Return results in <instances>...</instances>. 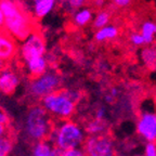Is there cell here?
Returning <instances> with one entry per match:
<instances>
[{
    "instance_id": "6da1fadb",
    "label": "cell",
    "mask_w": 156,
    "mask_h": 156,
    "mask_svg": "<svg viewBox=\"0 0 156 156\" xmlns=\"http://www.w3.org/2000/svg\"><path fill=\"white\" fill-rule=\"evenodd\" d=\"M0 8L5 17L3 28L17 41H24L37 29L35 19L25 9L22 0H0Z\"/></svg>"
},
{
    "instance_id": "7a4b0ae2",
    "label": "cell",
    "mask_w": 156,
    "mask_h": 156,
    "mask_svg": "<svg viewBox=\"0 0 156 156\" xmlns=\"http://www.w3.org/2000/svg\"><path fill=\"white\" fill-rule=\"evenodd\" d=\"M87 136L83 127L75 120H55L49 141L60 151H67L83 147Z\"/></svg>"
},
{
    "instance_id": "3957f363",
    "label": "cell",
    "mask_w": 156,
    "mask_h": 156,
    "mask_svg": "<svg viewBox=\"0 0 156 156\" xmlns=\"http://www.w3.org/2000/svg\"><path fill=\"white\" fill-rule=\"evenodd\" d=\"M55 120L40 104L33 105L25 117V132L35 143L50 140Z\"/></svg>"
},
{
    "instance_id": "277c9868",
    "label": "cell",
    "mask_w": 156,
    "mask_h": 156,
    "mask_svg": "<svg viewBox=\"0 0 156 156\" xmlns=\"http://www.w3.org/2000/svg\"><path fill=\"white\" fill-rule=\"evenodd\" d=\"M40 105L54 120L72 119L77 107V104L68 97L65 89H60L42 98Z\"/></svg>"
},
{
    "instance_id": "5b68a950",
    "label": "cell",
    "mask_w": 156,
    "mask_h": 156,
    "mask_svg": "<svg viewBox=\"0 0 156 156\" xmlns=\"http://www.w3.org/2000/svg\"><path fill=\"white\" fill-rule=\"evenodd\" d=\"M62 77L54 71H48L46 74L35 79H30L28 83V92L39 101L46 95L51 94L61 89Z\"/></svg>"
},
{
    "instance_id": "8992f818",
    "label": "cell",
    "mask_w": 156,
    "mask_h": 156,
    "mask_svg": "<svg viewBox=\"0 0 156 156\" xmlns=\"http://www.w3.org/2000/svg\"><path fill=\"white\" fill-rule=\"evenodd\" d=\"M83 150L87 156H116V144L110 133L88 136Z\"/></svg>"
},
{
    "instance_id": "52a82bcc",
    "label": "cell",
    "mask_w": 156,
    "mask_h": 156,
    "mask_svg": "<svg viewBox=\"0 0 156 156\" xmlns=\"http://www.w3.org/2000/svg\"><path fill=\"white\" fill-rule=\"evenodd\" d=\"M46 54V41L41 32L36 29L20 46L19 55L23 63Z\"/></svg>"
},
{
    "instance_id": "ba28073f",
    "label": "cell",
    "mask_w": 156,
    "mask_h": 156,
    "mask_svg": "<svg viewBox=\"0 0 156 156\" xmlns=\"http://www.w3.org/2000/svg\"><path fill=\"white\" fill-rule=\"evenodd\" d=\"M136 131L145 142H156V112L150 110L140 112L136 119Z\"/></svg>"
},
{
    "instance_id": "9c48e42d",
    "label": "cell",
    "mask_w": 156,
    "mask_h": 156,
    "mask_svg": "<svg viewBox=\"0 0 156 156\" xmlns=\"http://www.w3.org/2000/svg\"><path fill=\"white\" fill-rule=\"evenodd\" d=\"M19 50L16 39L5 28H0V58L7 64L10 63L19 55Z\"/></svg>"
},
{
    "instance_id": "30bf717a",
    "label": "cell",
    "mask_w": 156,
    "mask_h": 156,
    "mask_svg": "<svg viewBox=\"0 0 156 156\" xmlns=\"http://www.w3.org/2000/svg\"><path fill=\"white\" fill-rule=\"evenodd\" d=\"M20 85V76L11 68H5L0 73V92L11 95Z\"/></svg>"
},
{
    "instance_id": "8fae6325",
    "label": "cell",
    "mask_w": 156,
    "mask_h": 156,
    "mask_svg": "<svg viewBox=\"0 0 156 156\" xmlns=\"http://www.w3.org/2000/svg\"><path fill=\"white\" fill-rule=\"evenodd\" d=\"M23 64H24L26 73L30 79L40 77L48 72L47 69H48L49 63L46 56H39V58H32V60H29V61L25 62Z\"/></svg>"
},
{
    "instance_id": "7c38bea8",
    "label": "cell",
    "mask_w": 156,
    "mask_h": 156,
    "mask_svg": "<svg viewBox=\"0 0 156 156\" xmlns=\"http://www.w3.org/2000/svg\"><path fill=\"white\" fill-rule=\"evenodd\" d=\"M58 2V0H32L33 17L35 20L44 19L53 11Z\"/></svg>"
},
{
    "instance_id": "4fadbf2b",
    "label": "cell",
    "mask_w": 156,
    "mask_h": 156,
    "mask_svg": "<svg viewBox=\"0 0 156 156\" xmlns=\"http://www.w3.org/2000/svg\"><path fill=\"white\" fill-rule=\"evenodd\" d=\"M83 129L87 136L107 134L110 132V124H108V120H99L95 118H91L86 122Z\"/></svg>"
},
{
    "instance_id": "5bb4252c",
    "label": "cell",
    "mask_w": 156,
    "mask_h": 156,
    "mask_svg": "<svg viewBox=\"0 0 156 156\" xmlns=\"http://www.w3.org/2000/svg\"><path fill=\"white\" fill-rule=\"evenodd\" d=\"M119 36V28L115 25H107L101 29H98L94 34V40L97 42H105L114 40Z\"/></svg>"
},
{
    "instance_id": "9a60e30c",
    "label": "cell",
    "mask_w": 156,
    "mask_h": 156,
    "mask_svg": "<svg viewBox=\"0 0 156 156\" xmlns=\"http://www.w3.org/2000/svg\"><path fill=\"white\" fill-rule=\"evenodd\" d=\"M73 23L77 27H85L93 21V12L89 8H83L73 14Z\"/></svg>"
},
{
    "instance_id": "2e32d148",
    "label": "cell",
    "mask_w": 156,
    "mask_h": 156,
    "mask_svg": "<svg viewBox=\"0 0 156 156\" xmlns=\"http://www.w3.org/2000/svg\"><path fill=\"white\" fill-rule=\"evenodd\" d=\"M55 146L51 141L44 140L35 143L33 150V156H53Z\"/></svg>"
},
{
    "instance_id": "e0dca14e",
    "label": "cell",
    "mask_w": 156,
    "mask_h": 156,
    "mask_svg": "<svg viewBox=\"0 0 156 156\" xmlns=\"http://www.w3.org/2000/svg\"><path fill=\"white\" fill-rule=\"evenodd\" d=\"M140 33L145 39L146 46H151L155 40L156 36V22L154 21H145L142 23Z\"/></svg>"
},
{
    "instance_id": "ac0fdd59",
    "label": "cell",
    "mask_w": 156,
    "mask_h": 156,
    "mask_svg": "<svg viewBox=\"0 0 156 156\" xmlns=\"http://www.w3.org/2000/svg\"><path fill=\"white\" fill-rule=\"evenodd\" d=\"M111 13L106 10H101L99 12L95 14V17L93 19L92 21V26L93 28L98 29H101L103 27L107 26V25H110L111 22Z\"/></svg>"
},
{
    "instance_id": "d6986e66",
    "label": "cell",
    "mask_w": 156,
    "mask_h": 156,
    "mask_svg": "<svg viewBox=\"0 0 156 156\" xmlns=\"http://www.w3.org/2000/svg\"><path fill=\"white\" fill-rule=\"evenodd\" d=\"M142 60L144 64L151 69L156 67V48L154 47H146L142 52Z\"/></svg>"
},
{
    "instance_id": "ffe728a7",
    "label": "cell",
    "mask_w": 156,
    "mask_h": 156,
    "mask_svg": "<svg viewBox=\"0 0 156 156\" xmlns=\"http://www.w3.org/2000/svg\"><path fill=\"white\" fill-rule=\"evenodd\" d=\"M14 145V136H5L0 138V156H8Z\"/></svg>"
},
{
    "instance_id": "44dd1931",
    "label": "cell",
    "mask_w": 156,
    "mask_h": 156,
    "mask_svg": "<svg viewBox=\"0 0 156 156\" xmlns=\"http://www.w3.org/2000/svg\"><path fill=\"white\" fill-rule=\"evenodd\" d=\"M87 2H88V0H66L63 5H65L66 7H67L68 11L74 14L76 11L83 9Z\"/></svg>"
},
{
    "instance_id": "7402d4cb",
    "label": "cell",
    "mask_w": 156,
    "mask_h": 156,
    "mask_svg": "<svg viewBox=\"0 0 156 156\" xmlns=\"http://www.w3.org/2000/svg\"><path fill=\"white\" fill-rule=\"evenodd\" d=\"M130 44H133L134 47H143L146 46L145 44V39L142 36L141 33H132L129 37Z\"/></svg>"
},
{
    "instance_id": "603a6c76",
    "label": "cell",
    "mask_w": 156,
    "mask_h": 156,
    "mask_svg": "<svg viewBox=\"0 0 156 156\" xmlns=\"http://www.w3.org/2000/svg\"><path fill=\"white\" fill-rule=\"evenodd\" d=\"M93 118L99 120H107V110L104 105H100L94 110Z\"/></svg>"
},
{
    "instance_id": "cb8c5ba5",
    "label": "cell",
    "mask_w": 156,
    "mask_h": 156,
    "mask_svg": "<svg viewBox=\"0 0 156 156\" xmlns=\"http://www.w3.org/2000/svg\"><path fill=\"white\" fill-rule=\"evenodd\" d=\"M143 156H156V142H145Z\"/></svg>"
},
{
    "instance_id": "d4e9b609",
    "label": "cell",
    "mask_w": 156,
    "mask_h": 156,
    "mask_svg": "<svg viewBox=\"0 0 156 156\" xmlns=\"http://www.w3.org/2000/svg\"><path fill=\"white\" fill-rule=\"evenodd\" d=\"M61 156H87L83 147H78V149H72L67 151H62Z\"/></svg>"
},
{
    "instance_id": "484cf974",
    "label": "cell",
    "mask_w": 156,
    "mask_h": 156,
    "mask_svg": "<svg viewBox=\"0 0 156 156\" xmlns=\"http://www.w3.org/2000/svg\"><path fill=\"white\" fill-rule=\"evenodd\" d=\"M0 124L7 127H10V124H11V119H10L9 114L1 106H0Z\"/></svg>"
},
{
    "instance_id": "4316f807",
    "label": "cell",
    "mask_w": 156,
    "mask_h": 156,
    "mask_svg": "<svg viewBox=\"0 0 156 156\" xmlns=\"http://www.w3.org/2000/svg\"><path fill=\"white\" fill-rule=\"evenodd\" d=\"M116 8H127L132 3L133 0H111Z\"/></svg>"
},
{
    "instance_id": "83f0119b",
    "label": "cell",
    "mask_w": 156,
    "mask_h": 156,
    "mask_svg": "<svg viewBox=\"0 0 156 156\" xmlns=\"http://www.w3.org/2000/svg\"><path fill=\"white\" fill-rule=\"evenodd\" d=\"M13 136L12 130H11L10 127L3 126V125L0 124V138H2V136Z\"/></svg>"
},
{
    "instance_id": "f1b7e54d",
    "label": "cell",
    "mask_w": 156,
    "mask_h": 156,
    "mask_svg": "<svg viewBox=\"0 0 156 156\" xmlns=\"http://www.w3.org/2000/svg\"><path fill=\"white\" fill-rule=\"evenodd\" d=\"M107 93H108L110 95H112V97L114 98L115 100H116L117 97H118V94H119V89H118L117 87H112L110 89V91H108Z\"/></svg>"
},
{
    "instance_id": "f546056e",
    "label": "cell",
    "mask_w": 156,
    "mask_h": 156,
    "mask_svg": "<svg viewBox=\"0 0 156 156\" xmlns=\"http://www.w3.org/2000/svg\"><path fill=\"white\" fill-rule=\"evenodd\" d=\"M93 3H94L95 7L102 8L104 5V0H93Z\"/></svg>"
},
{
    "instance_id": "4dcf8cb0",
    "label": "cell",
    "mask_w": 156,
    "mask_h": 156,
    "mask_svg": "<svg viewBox=\"0 0 156 156\" xmlns=\"http://www.w3.org/2000/svg\"><path fill=\"white\" fill-rule=\"evenodd\" d=\"M3 25H5V17H3V13L1 11V8H0V28H3Z\"/></svg>"
},
{
    "instance_id": "1f68e13d",
    "label": "cell",
    "mask_w": 156,
    "mask_h": 156,
    "mask_svg": "<svg viewBox=\"0 0 156 156\" xmlns=\"http://www.w3.org/2000/svg\"><path fill=\"white\" fill-rule=\"evenodd\" d=\"M7 67H8V64L0 58V73H1V72H2L3 69H5V68H7Z\"/></svg>"
},
{
    "instance_id": "d6a6232c",
    "label": "cell",
    "mask_w": 156,
    "mask_h": 156,
    "mask_svg": "<svg viewBox=\"0 0 156 156\" xmlns=\"http://www.w3.org/2000/svg\"><path fill=\"white\" fill-rule=\"evenodd\" d=\"M61 154H62V151H60V150L55 147V151H54V155L53 156H61Z\"/></svg>"
}]
</instances>
